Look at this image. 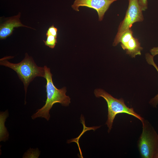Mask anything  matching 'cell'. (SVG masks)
<instances>
[{
  "label": "cell",
  "mask_w": 158,
  "mask_h": 158,
  "mask_svg": "<svg viewBox=\"0 0 158 158\" xmlns=\"http://www.w3.org/2000/svg\"><path fill=\"white\" fill-rule=\"evenodd\" d=\"M21 13H19L18 15L7 18L5 21L1 23L0 25V39L4 40L11 35L14 28L19 27H25L32 28L22 24L20 19Z\"/></svg>",
  "instance_id": "obj_7"
},
{
  "label": "cell",
  "mask_w": 158,
  "mask_h": 158,
  "mask_svg": "<svg viewBox=\"0 0 158 158\" xmlns=\"http://www.w3.org/2000/svg\"><path fill=\"white\" fill-rule=\"evenodd\" d=\"M44 68L45 72L44 78L46 80L45 87L47 98L45 104L41 108L37 109L31 116V118L34 119L38 117L43 118L48 121L50 117L49 114L50 110L54 104L58 103L63 106L67 107L71 103V99L66 95V87L58 89L54 85L50 68L46 66H44Z\"/></svg>",
  "instance_id": "obj_1"
},
{
  "label": "cell",
  "mask_w": 158,
  "mask_h": 158,
  "mask_svg": "<svg viewBox=\"0 0 158 158\" xmlns=\"http://www.w3.org/2000/svg\"><path fill=\"white\" fill-rule=\"evenodd\" d=\"M123 49L126 51V54L135 58L137 55H141L143 48L141 47L138 39L133 36Z\"/></svg>",
  "instance_id": "obj_8"
},
{
  "label": "cell",
  "mask_w": 158,
  "mask_h": 158,
  "mask_svg": "<svg viewBox=\"0 0 158 158\" xmlns=\"http://www.w3.org/2000/svg\"><path fill=\"white\" fill-rule=\"evenodd\" d=\"M47 37L46 40H43L45 45L51 49L54 48L57 43V37L51 35L47 36Z\"/></svg>",
  "instance_id": "obj_12"
},
{
  "label": "cell",
  "mask_w": 158,
  "mask_h": 158,
  "mask_svg": "<svg viewBox=\"0 0 158 158\" xmlns=\"http://www.w3.org/2000/svg\"><path fill=\"white\" fill-rule=\"evenodd\" d=\"M57 29L53 25L48 28L46 33V36H47L48 35H51L57 37Z\"/></svg>",
  "instance_id": "obj_13"
},
{
  "label": "cell",
  "mask_w": 158,
  "mask_h": 158,
  "mask_svg": "<svg viewBox=\"0 0 158 158\" xmlns=\"http://www.w3.org/2000/svg\"><path fill=\"white\" fill-rule=\"evenodd\" d=\"M13 56H7L1 59L0 65L9 67L17 73L19 79L23 83L25 92V97L29 85L34 79L37 77L44 78L45 72L44 67L38 66L32 57L27 53L25 55L24 58L20 62L14 63L8 60Z\"/></svg>",
  "instance_id": "obj_2"
},
{
  "label": "cell",
  "mask_w": 158,
  "mask_h": 158,
  "mask_svg": "<svg viewBox=\"0 0 158 158\" xmlns=\"http://www.w3.org/2000/svg\"><path fill=\"white\" fill-rule=\"evenodd\" d=\"M139 3L142 11H145L147 8V0H139Z\"/></svg>",
  "instance_id": "obj_14"
},
{
  "label": "cell",
  "mask_w": 158,
  "mask_h": 158,
  "mask_svg": "<svg viewBox=\"0 0 158 158\" xmlns=\"http://www.w3.org/2000/svg\"><path fill=\"white\" fill-rule=\"evenodd\" d=\"M117 0H75L72 8L79 11L80 6H86L95 10L98 14L99 20H102L105 13L110 5Z\"/></svg>",
  "instance_id": "obj_6"
},
{
  "label": "cell",
  "mask_w": 158,
  "mask_h": 158,
  "mask_svg": "<svg viewBox=\"0 0 158 158\" xmlns=\"http://www.w3.org/2000/svg\"><path fill=\"white\" fill-rule=\"evenodd\" d=\"M95 96L97 97H101L106 101L108 107L107 119L106 123L110 132L112 128L114 119L116 115L119 113H126L134 116L142 122L144 118L137 113L132 108H129L125 104L122 98L117 99L101 89H96L94 91Z\"/></svg>",
  "instance_id": "obj_3"
},
{
  "label": "cell",
  "mask_w": 158,
  "mask_h": 158,
  "mask_svg": "<svg viewBox=\"0 0 158 158\" xmlns=\"http://www.w3.org/2000/svg\"><path fill=\"white\" fill-rule=\"evenodd\" d=\"M142 123V132L138 142L141 157L156 158L158 152V134L147 120L144 119Z\"/></svg>",
  "instance_id": "obj_4"
},
{
  "label": "cell",
  "mask_w": 158,
  "mask_h": 158,
  "mask_svg": "<svg viewBox=\"0 0 158 158\" xmlns=\"http://www.w3.org/2000/svg\"><path fill=\"white\" fill-rule=\"evenodd\" d=\"M151 55L153 56L158 54V47H154L150 50Z\"/></svg>",
  "instance_id": "obj_15"
},
{
  "label": "cell",
  "mask_w": 158,
  "mask_h": 158,
  "mask_svg": "<svg viewBox=\"0 0 158 158\" xmlns=\"http://www.w3.org/2000/svg\"><path fill=\"white\" fill-rule=\"evenodd\" d=\"M128 9L123 20L120 23L118 32L113 44L114 46L118 43L122 34L127 30L131 28L133 24L136 22H142L144 17L139 3V0H128Z\"/></svg>",
  "instance_id": "obj_5"
},
{
  "label": "cell",
  "mask_w": 158,
  "mask_h": 158,
  "mask_svg": "<svg viewBox=\"0 0 158 158\" xmlns=\"http://www.w3.org/2000/svg\"><path fill=\"white\" fill-rule=\"evenodd\" d=\"M133 36V32L131 28L127 30L122 34L118 43H121V45L123 49Z\"/></svg>",
  "instance_id": "obj_11"
},
{
  "label": "cell",
  "mask_w": 158,
  "mask_h": 158,
  "mask_svg": "<svg viewBox=\"0 0 158 158\" xmlns=\"http://www.w3.org/2000/svg\"><path fill=\"white\" fill-rule=\"evenodd\" d=\"M153 57L154 56L148 53L145 54L146 60L148 63L153 66L158 72V67L154 62ZM150 103L154 107H156L158 104V94L151 99Z\"/></svg>",
  "instance_id": "obj_10"
},
{
  "label": "cell",
  "mask_w": 158,
  "mask_h": 158,
  "mask_svg": "<svg viewBox=\"0 0 158 158\" xmlns=\"http://www.w3.org/2000/svg\"><path fill=\"white\" fill-rule=\"evenodd\" d=\"M6 111L0 113V141H5L8 139V133L4 126V122L8 116V113L5 116Z\"/></svg>",
  "instance_id": "obj_9"
},
{
  "label": "cell",
  "mask_w": 158,
  "mask_h": 158,
  "mask_svg": "<svg viewBox=\"0 0 158 158\" xmlns=\"http://www.w3.org/2000/svg\"><path fill=\"white\" fill-rule=\"evenodd\" d=\"M156 158H158V152L157 153V156H156Z\"/></svg>",
  "instance_id": "obj_16"
}]
</instances>
